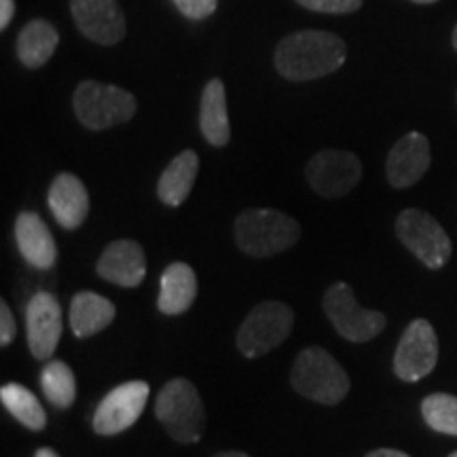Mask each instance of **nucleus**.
Returning <instances> with one entry per match:
<instances>
[{
	"instance_id": "obj_1",
	"label": "nucleus",
	"mask_w": 457,
	"mask_h": 457,
	"mask_svg": "<svg viewBox=\"0 0 457 457\" xmlns=\"http://www.w3.org/2000/svg\"><path fill=\"white\" fill-rule=\"evenodd\" d=\"M347 47L341 37L322 30L288 34L276 49L278 72L288 81H313L339 71L345 64Z\"/></svg>"
},
{
	"instance_id": "obj_2",
	"label": "nucleus",
	"mask_w": 457,
	"mask_h": 457,
	"mask_svg": "<svg viewBox=\"0 0 457 457\" xmlns=\"http://www.w3.org/2000/svg\"><path fill=\"white\" fill-rule=\"evenodd\" d=\"M236 242L244 254L254 259L279 254L301 237V225L293 216L271 208L245 210L236 220Z\"/></svg>"
},
{
	"instance_id": "obj_3",
	"label": "nucleus",
	"mask_w": 457,
	"mask_h": 457,
	"mask_svg": "<svg viewBox=\"0 0 457 457\" xmlns=\"http://www.w3.org/2000/svg\"><path fill=\"white\" fill-rule=\"evenodd\" d=\"M290 386L320 404H339L350 392V377L324 347H305L290 370Z\"/></svg>"
},
{
	"instance_id": "obj_4",
	"label": "nucleus",
	"mask_w": 457,
	"mask_h": 457,
	"mask_svg": "<svg viewBox=\"0 0 457 457\" xmlns=\"http://www.w3.org/2000/svg\"><path fill=\"white\" fill-rule=\"evenodd\" d=\"M155 415L176 443L193 445L202 441L205 409L197 387L185 377H176L162 387L155 400Z\"/></svg>"
},
{
	"instance_id": "obj_5",
	"label": "nucleus",
	"mask_w": 457,
	"mask_h": 457,
	"mask_svg": "<svg viewBox=\"0 0 457 457\" xmlns=\"http://www.w3.org/2000/svg\"><path fill=\"white\" fill-rule=\"evenodd\" d=\"M72 104L81 125L94 131L128 123L138 106L129 91L98 81H83L79 85Z\"/></svg>"
},
{
	"instance_id": "obj_6",
	"label": "nucleus",
	"mask_w": 457,
	"mask_h": 457,
	"mask_svg": "<svg viewBox=\"0 0 457 457\" xmlns=\"http://www.w3.org/2000/svg\"><path fill=\"white\" fill-rule=\"evenodd\" d=\"M295 327V312L286 303H259L237 330V350L245 358H261L288 339Z\"/></svg>"
},
{
	"instance_id": "obj_7",
	"label": "nucleus",
	"mask_w": 457,
	"mask_h": 457,
	"mask_svg": "<svg viewBox=\"0 0 457 457\" xmlns=\"http://www.w3.org/2000/svg\"><path fill=\"white\" fill-rule=\"evenodd\" d=\"M396 236L404 248L424 262L428 270H441L453 253V244L447 231L424 210L409 208L400 212L396 219Z\"/></svg>"
},
{
	"instance_id": "obj_8",
	"label": "nucleus",
	"mask_w": 457,
	"mask_h": 457,
	"mask_svg": "<svg viewBox=\"0 0 457 457\" xmlns=\"http://www.w3.org/2000/svg\"><path fill=\"white\" fill-rule=\"evenodd\" d=\"M324 312L337 333L352 343L375 339L387 322L381 312L358 305L353 290L345 282H337L324 293Z\"/></svg>"
},
{
	"instance_id": "obj_9",
	"label": "nucleus",
	"mask_w": 457,
	"mask_h": 457,
	"mask_svg": "<svg viewBox=\"0 0 457 457\" xmlns=\"http://www.w3.org/2000/svg\"><path fill=\"white\" fill-rule=\"evenodd\" d=\"M438 337L428 320H413L400 337L394 353V373L398 379L415 384L436 369Z\"/></svg>"
},
{
	"instance_id": "obj_10",
	"label": "nucleus",
	"mask_w": 457,
	"mask_h": 457,
	"mask_svg": "<svg viewBox=\"0 0 457 457\" xmlns=\"http://www.w3.org/2000/svg\"><path fill=\"white\" fill-rule=\"evenodd\" d=\"M148 394H151V387L146 381L138 379L114 387L100 400L98 409H96L94 421H91L94 432L100 436H114V434L128 430L140 420Z\"/></svg>"
},
{
	"instance_id": "obj_11",
	"label": "nucleus",
	"mask_w": 457,
	"mask_h": 457,
	"mask_svg": "<svg viewBox=\"0 0 457 457\" xmlns=\"http://www.w3.org/2000/svg\"><path fill=\"white\" fill-rule=\"evenodd\" d=\"M305 179L318 195L335 199L343 197L362 179V163L353 153L347 151H320L310 159Z\"/></svg>"
},
{
	"instance_id": "obj_12",
	"label": "nucleus",
	"mask_w": 457,
	"mask_h": 457,
	"mask_svg": "<svg viewBox=\"0 0 457 457\" xmlns=\"http://www.w3.org/2000/svg\"><path fill=\"white\" fill-rule=\"evenodd\" d=\"M26 337L37 360H49L62 337V307L51 293H37L26 305Z\"/></svg>"
},
{
	"instance_id": "obj_13",
	"label": "nucleus",
	"mask_w": 457,
	"mask_h": 457,
	"mask_svg": "<svg viewBox=\"0 0 457 457\" xmlns=\"http://www.w3.org/2000/svg\"><path fill=\"white\" fill-rule=\"evenodd\" d=\"M71 11L89 41L117 45L125 37V15L117 0H71Z\"/></svg>"
},
{
	"instance_id": "obj_14",
	"label": "nucleus",
	"mask_w": 457,
	"mask_h": 457,
	"mask_svg": "<svg viewBox=\"0 0 457 457\" xmlns=\"http://www.w3.org/2000/svg\"><path fill=\"white\" fill-rule=\"evenodd\" d=\"M430 163V140L420 131H411L392 146L386 162V176L394 188H409L424 179Z\"/></svg>"
},
{
	"instance_id": "obj_15",
	"label": "nucleus",
	"mask_w": 457,
	"mask_h": 457,
	"mask_svg": "<svg viewBox=\"0 0 457 457\" xmlns=\"http://www.w3.org/2000/svg\"><path fill=\"white\" fill-rule=\"evenodd\" d=\"M96 271L106 282L121 288H136L146 276V254L134 239H114L100 254Z\"/></svg>"
},
{
	"instance_id": "obj_16",
	"label": "nucleus",
	"mask_w": 457,
	"mask_h": 457,
	"mask_svg": "<svg viewBox=\"0 0 457 457\" xmlns=\"http://www.w3.org/2000/svg\"><path fill=\"white\" fill-rule=\"evenodd\" d=\"M47 204L54 219L60 222V227L74 231L87 219L89 214V193L85 188L83 180L74 174L62 171L57 174L49 187Z\"/></svg>"
},
{
	"instance_id": "obj_17",
	"label": "nucleus",
	"mask_w": 457,
	"mask_h": 457,
	"mask_svg": "<svg viewBox=\"0 0 457 457\" xmlns=\"http://www.w3.org/2000/svg\"><path fill=\"white\" fill-rule=\"evenodd\" d=\"M15 242L20 254L34 270L47 271L57 261V245L49 227L37 212H21L15 220Z\"/></svg>"
},
{
	"instance_id": "obj_18",
	"label": "nucleus",
	"mask_w": 457,
	"mask_h": 457,
	"mask_svg": "<svg viewBox=\"0 0 457 457\" xmlns=\"http://www.w3.org/2000/svg\"><path fill=\"white\" fill-rule=\"evenodd\" d=\"M197 299V276L187 262H171L162 273L157 307L165 316H180Z\"/></svg>"
},
{
	"instance_id": "obj_19",
	"label": "nucleus",
	"mask_w": 457,
	"mask_h": 457,
	"mask_svg": "<svg viewBox=\"0 0 457 457\" xmlns=\"http://www.w3.org/2000/svg\"><path fill=\"white\" fill-rule=\"evenodd\" d=\"M117 307L111 299L91 290L77 293L71 301V328L77 339H89L111 327Z\"/></svg>"
},
{
	"instance_id": "obj_20",
	"label": "nucleus",
	"mask_w": 457,
	"mask_h": 457,
	"mask_svg": "<svg viewBox=\"0 0 457 457\" xmlns=\"http://www.w3.org/2000/svg\"><path fill=\"white\" fill-rule=\"evenodd\" d=\"M199 128L204 138L212 146H227L231 140L227 114V94L220 79H212L204 87L202 106H199Z\"/></svg>"
},
{
	"instance_id": "obj_21",
	"label": "nucleus",
	"mask_w": 457,
	"mask_h": 457,
	"mask_svg": "<svg viewBox=\"0 0 457 457\" xmlns=\"http://www.w3.org/2000/svg\"><path fill=\"white\" fill-rule=\"evenodd\" d=\"M199 171V157L195 151H182L179 157L170 162L168 168L163 170L162 179L157 185V195L170 208H179L185 204V199L195 185Z\"/></svg>"
},
{
	"instance_id": "obj_22",
	"label": "nucleus",
	"mask_w": 457,
	"mask_h": 457,
	"mask_svg": "<svg viewBox=\"0 0 457 457\" xmlns=\"http://www.w3.org/2000/svg\"><path fill=\"white\" fill-rule=\"evenodd\" d=\"M60 34L49 21L32 20L17 37V57L26 68H41L55 54Z\"/></svg>"
},
{
	"instance_id": "obj_23",
	"label": "nucleus",
	"mask_w": 457,
	"mask_h": 457,
	"mask_svg": "<svg viewBox=\"0 0 457 457\" xmlns=\"http://www.w3.org/2000/svg\"><path fill=\"white\" fill-rule=\"evenodd\" d=\"M0 400H3V407L7 409L21 426H26L28 430H45V426H47V415H45L41 400L34 396L26 386L4 384L0 387Z\"/></svg>"
},
{
	"instance_id": "obj_24",
	"label": "nucleus",
	"mask_w": 457,
	"mask_h": 457,
	"mask_svg": "<svg viewBox=\"0 0 457 457\" xmlns=\"http://www.w3.org/2000/svg\"><path fill=\"white\" fill-rule=\"evenodd\" d=\"M41 387L45 398L54 404L55 409H71L77 400V379H74L72 369L62 360H51L43 367Z\"/></svg>"
},
{
	"instance_id": "obj_25",
	"label": "nucleus",
	"mask_w": 457,
	"mask_h": 457,
	"mask_svg": "<svg viewBox=\"0 0 457 457\" xmlns=\"http://www.w3.org/2000/svg\"><path fill=\"white\" fill-rule=\"evenodd\" d=\"M421 415L434 432L457 436V396L453 394L436 392L424 398Z\"/></svg>"
},
{
	"instance_id": "obj_26",
	"label": "nucleus",
	"mask_w": 457,
	"mask_h": 457,
	"mask_svg": "<svg viewBox=\"0 0 457 457\" xmlns=\"http://www.w3.org/2000/svg\"><path fill=\"white\" fill-rule=\"evenodd\" d=\"M296 3L310 11H318V13L345 15L362 7L364 0H296Z\"/></svg>"
},
{
	"instance_id": "obj_27",
	"label": "nucleus",
	"mask_w": 457,
	"mask_h": 457,
	"mask_svg": "<svg viewBox=\"0 0 457 457\" xmlns=\"http://www.w3.org/2000/svg\"><path fill=\"white\" fill-rule=\"evenodd\" d=\"M179 7V11L188 20H204L216 11L219 0H171Z\"/></svg>"
},
{
	"instance_id": "obj_28",
	"label": "nucleus",
	"mask_w": 457,
	"mask_h": 457,
	"mask_svg": "<svg viewBox=\"0 0 457 457\" xmlns=\"http://www.w3.org/2000/svg\"><path fill=\"white\" fill-rule=\"evenodd\" d=\"M17 335V327H15V318L11 313L7 301H0V345L7 347L13 343Z\"/></svg>"
},
{
	"instance_id": "obj_29",
	"label": "nucleus",
	"mask_w": 457,
	"mask_h": 457,
	"mask_svg": "<svg viewBox=\"0 0 457 457\" xmlns=\"http://www.w3.org/2000/svg\"><path fill=\"white\" fill-rule=\"evenodd\" d=\"M15 13V0H0V28L7 30Z\"/></svg>"
},
{
	"instance_id": "obj_30",
	"label": "nucleus",
	"mask_w": 457,
	"mask_h": 457,
	"mask_svg": "<svg viewBox=\"0 0 457 457\" xmlns=\"http://www.w3.org/2000/svg\"><path fill=\"white\" fill-rule=\"evenodd\" d=\"M367 457H411V455L404 453V451H398V449H375V451H370Z\"/></svg>"
},
{
	"instance_id": "obj_31",
	"label": "nucleus",
	"mask_w": 457,
	"mask_h": 457,
	"mask_svg": "<svg viewBox=\"0 0 457 457\" xmlns=\"http://www.w3.org/2000/svg\"><path fill=\"white\" fill-rule=\"evenodd\" d=\"M34 457H60L55 453L54 449H49V447H41L37 451V453H34Z\"/></svg>"
},
{
	"instance_id": "obj_32",
	"label": "nucleus",
	"mask_w": 457,
	"mask_h": 457,
	"mask_svg": "<svg viewBox=\"0 0 457 457\" xmlns=\"http://www.w3.org/2000/svg\"><path fill=\"white\" fill-rule=\"evenodd\" d=\"M214 457H250V455H245L244 451H220V453H216Z\"/></svg>"
},
{
	"instance_id": "obj_33",
	"label": "nucleus",
	"mask_w": 457,
	"mask_h": 457,
	"mask_svg": "<svg viewBox=\"0 0 457 457\" xmlns=\"http://www.w3.org/2000/svg\"><path fill=\"white\" fill-rule=\"evenodd\" d=\"M451 45H453V49L457 51V24L453 28V34H451Z\"/></svg>"
},
{
	"instance_id": "obj_34",
	"label": "nucleus",
	"mask_w": 457,
	"mask_h": 457,
	"mask_svg": "<svg viewBox=\"0 0 457 457\" xmlns=\"http://www.w3.org/2000/svg\"><path fill=\"white\" fill-rule=\"evenodd\" d=\"M411 3H415V4H436L438 0H411Z\"/></svg>"
},
{
	"instance_id": "obj_35",
	"label": "nucleus",
	"mask_w": 457,
	"mask_h": 457,
	"mask_svg": "<svg viewBox=\"0 0 457 457\" xmlns=\"http://www.w3.org/2000/svg\"><path fill=\"white\" fill-rule=\"evenodd\" d=\"M449 457H457V451H455V453H451V455H449Z\"/></svg>"
}]
</instances>
